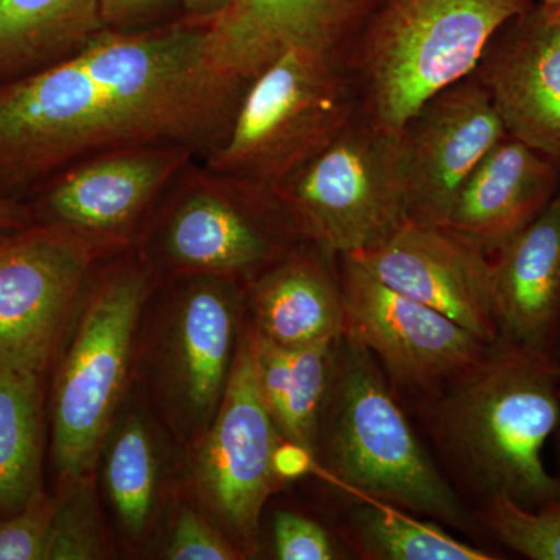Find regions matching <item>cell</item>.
I'll return each instance as SVG.
<instances>
[{
    "mask_svg": "<svg viewBox=\"0 0 560 560\" xmlns=\"http://www.w3.org/2000/svg\"><path fill=\"white\" fill-rule=\"evenodd\" d=\"M338 537L363 560H495L503 556L453 537L441 523L378 503L345 495Z\"/></svg>",
    "mask_w": 560,
    "mask_h": 560,
    "instance_id": "cell-23",
    "label": "cell"
},
{
    "mask_svg": "<svg viewBox=\"0 0 560 560\" xmlns=\"http://www.w3.org/2000/svg\"><path fill=\"white\" fill-rule=\"evenodd\" d=\"M160 316L153 383L165 418L191 444L219 411L246 318V287L219 276H176Z\"/></svg>",
    "mask_w": 560,
    "mask_h": 560,
    "instance_id": "cell-11",
    "label": "cell"
},
{
    "mask_svg": "<svg viewBox=\"0 0 560 560\" xmlns=\"http://www.w3.org/2000/svg\"><path fill=\"white\" fill-rule=\"evenodd\" d=\"M474 515L504 550L529 560H560V499L528 510L497 497L475 508Z\"/></svg>",
    "mask_w": 560,
    "mask_h": 560,
    "instance_id": "cell-26",
    "label": "cell"
},
{
    "mask_svg": "<svg viewBox=\"0 0 560 560\" xmlns=\"http://www.w3.org/2000/svg\"><path fill=\"white\" fill-rule=\"evenodd\" d=\"M475 73L508 132L560 165V3L530 2L493 36Z\"/></svg>",
    "mask_w": 560,
    "mask_h": 560,
    "instance_id": "cell-17",
    "label": "cell"
},
{
    "mask_svg": "<svg viewBox=\"0 0 560 560\" xmlns=\"http://www.w3.org/2000/svg\"><path fill=\"white\" fill-rule=\"evenodd\" d=\"M179 0H101L103 22L109 31H136L160 20Z\"/></svg>",
    "mask_w": 560,
    "mask_h": 560,
    "instance_id": "cell-31",
    "label": "cell"
},
{
    "mask_svg": "<svg viewBox=\"0 0 560 560\" xmlns=\"http://www.w3.org/2000/svg\"><path fill=\"white\" fill-rule=\"evenodd\" d=\"M194 154L187 147L142 145L81 161L51 183L43 200L46 221L124 249Z\"/></svg>",
    "mask_w": 560,
    "mask_h": 560,
    "instance_id": "cell-15",
    "label": "cell"
},
{
    "mask_svg": "<svg viewBox=\"0 0 560 560\" xmlns=\"http://www.w3.org/2000/svg\"><path fill=\"white\" fill-rule=\"evenodd\" d=\"M246 318L260 338L280 348L340 340L345 304L338 259L301 242L246 287Z\"/></svg>",
    "mask_w": 560,
    "mask_h": 560,
    "instance_id": "cell-20",
    "label": "cell"
},
{
    "mask_svg": "<svg viewBox=\"0 0 560 560\" xmlns=\"http://www.w3.org/2000/svg\"><path fill=\"white\" fill-rule=\"evenodd\" d=\"M234 0H179L186 20L205 22L215 20Z\"/></svg>",
    "mask_w": 560,
    "mask_h": 560,
    "instance_id": "cell-32",
    "label": "cell"
},
{
    "mask_svg": "<svg viewBox=\"0 0 560 560\" xmlns=\"http://www.w3.org/2000/svg\"><path fill=\"white\" fill-rule=\"evenodd\" d=\"M57 499L38 490L9 517L0 518V560H44Z\"/></svg>",
    "mask_w": 560,
    "mask_h": 560,
    "instance_id": "cell-29",
    "label": "cell"
},
{
    "mask_svg": "<svg viewBox=\"0 0 560 560\" xmlns=\"http://www.w3.org/2000/svg\"><path fill=\"white\" fill-rule=\"evenodd\" d=\"M32 223L33 217L27 208L0 195V234L22 230Z\"/></svg>",
    "mask_w": 560,
    "mask_h": 560,
    "instance_id": "cell-33",
    "label": "cell"
},
{
    "mask_svg": "<svg viewBox=\"0 0 560 560\" xmlns=\"http://www.w3.org/2000/svg\"><path fill=\"white\" fill-rule=\"evenodd\" d=\"M545 3H560V0H541Z\"/></svg>",
    "mask_w": 560,
    "mask_h": 560,
    "instance_id": "cell-35",
    "label": "cell"
},
{
    "mask_svg": "<svg viewBox=\"0 0 560 560\" xmlns=\"http://www.w3.org/2000/svg\"><path fill=\"white\" fill-rule=\"evenodd\" d=\"M272 545L279 560L342 559L327 529L298 512L279 511L275 515Z\"/></svg>",
    "mask_w": 560,
    "mask_h": 560,
    "instance_id": "cell-30",
    "label": "cell"
},
{
    "mask_svg": "<svg viewBox=\"0 0 560 560\" xmlns=\"http://www.w3.org/2000/svg\"><path fill=\"white\" fill-rule=\"evenodd\" d=\"M103 31L101 0H0V77L49 68Z\"/></svg>",
    "mask_w": 560,
    "mask_h": 560,
    "instance_id": "cell-21",
    "label": "cell"
},
{
    "mask_svg": "<svg viewBox=\"0 0 560 560\" xmlns=\"http://www.w3.org/2000/svg\"><path fill=\"white\" fill-rule=\"evenodd\" d=\"M43 375L0 363V518L40 488Z\"/></svg>",
    "mask_w": 560,
    "mask_h": 560,
    "instance_id": "cell-25",
    "label": "cell"
},
{
    "mask_svg": "<svg viewBox=\"0 0 560 560\" xmlns=\"http://www.w3.org/2000/svg\"><path fill=\"white\" fill-rule=\"evenodd\" d=\"M552 442H555V474L558 475V477L560 478V419L558 423V429H556L555 431V436H552Z\"/></svg>",
    "mask_w": 560,
    "mask_h": 560,
    "instance_id": "cell-34",
    "label": "cell"
},
{
    "mask_svg": "<svg viewBox=\"0 0 560 560\" xmlns=\"http://www.w3.org/2000/svg\"><path fill=\"white\" fill-rule=\"evenodd\" d=\"M342 337L368 350L407 404L480 361L492 345L458 323L390 289L350 256L338 257Z\"/></svg>",
    "mask_w": 560,
    "mask_h": 560,
    "instance_id": "cell-12",
    "label": "cell"
},
{
    "mask_svg": "<svg viewBox=\"0 0 560 560\" xmlns=\"http://www.w3.org/2000/svg\"><path fill=\"white\" fill-rule=\"evenodd\" d=\"M350 257L385 285L448 316L488 345L500 341L492 257L451 228L407 220Z\"/></svg>",
    "mask_w": 560,
    "mask_h": 560,
    "instance_id": "cell-14",
    "label": "cell"
},
{
    "mask_svg": "<svg viewBox=\"0 0 560 560\" xmlns=\"http://www.w3.org/2000/svg\"><path fill=\"white\" fill-rule=\"evenodd\" d=\"M253 335L257 381L272 422L287 444L307 453L315 463L320 411L340 340L280 348L254 329Z\"/></svg>",
    "mask_w": 560,
    "mask_h": 560,
    "instance_id": "cell-22",
    "label": "cell"
},
{
    "mask_svg": "<svg viewBox=\"0 0 560 560\" xmlns=\"http://www.w3.org/2000/svg\"><path fill=\"white\" fill-rule=\"evenodd\" d=\"M313 469L345 495L388 504L474 539L486 537L420 441L381 364L346 337L335 348Z\"/></svg>",
    "mask_w": 560,
    "mask_h": 560,
    "instance_id": "cell-3",
    "label": "cell"
},
{
    "mask_svg": "<svg viewBox=\"0 0 560 560\" xmlns=\"http://www.w3.org/2000/svg\"><path fill=\"white\" fill-rule=\"evenodd\" d=\"M186 488L195 506L245 555L260 547L268 500L313 469L307 453L280 436L257 381L254 335L245 318L226 393L208 430L190 444Z\"/></svg>",
    "mask_w": 560,
    "mask_h": 560,
    "instance_id": "cell-7",
    "label": "cell"
},
{
    "mask_svg": "<svg viewBox=\"0 0 560 560\" xmlns=\"http://www.w3.org/2000/svg\"><path fill=\"white\" fill-rule=\"evenodd\" d=\"M168 560H242L245 555L195 504L186 503L176 514L164 548Z\"/></svg>",
    "mask_w": 560,
    "mask_h": 560,
    "instance_id": "cell-28",
    "label": "cell"
},
{
    "mask_svg": "<svg viewBox=\"0 0 560 560\" xmlns=\"http://www.w3.org/2000/svg\"><path fill=\"white\" fill-rule=\"evenodd\" d=\"M340 50H287L246 84L209 171L271 194L360 110Z\"/></svg>",
    "mask_w": 560,
    "mask_h": 560,
    "instance_id": "cell-6",
    "label": "cell"
},
{
    "mask_svg": "<svg viewBox=\"0 0 560 560\" xmlns=\"http://www.w3.org/2000/svg\"><path fill=\"white\" fill-rule=\"evenodd\" d=\"M533 0H382L360 33L368 114L401 131L438 92L475 73L490 40Z\"/></svg>",
    "mask_w": 560,
    "mask_h": 560,
    "instance_id": "cell-4",
    "label": "cell"
},
{
    "mask_svg": "<svg viewBox=\"0 0 560 560\" xmlns=\"http://www.w3.org/2000/svg\"><path fill=\"white\" fill-rule=\"evenodd\" d=\"M271 197L302 241L327 256L371 248L408 220L400 131L383 127L361 106Z\"/></svg>",
    "mask_w": 560,
    "mask_h": 560,
    "instance_id": "cell-8",
    "label": "cell"
},
{
    "mask_svg": "<svg viewBox=\"0 0 560 560\" xmlns=\"http://www.w3.org/2000/svg\"><path fill=\"white\" fill-rule=\"evenodd\" d=\"M151 278L142 257H131L84 298L51 389V459L60 485L94 474L130 381Z\"/></svg>",
    "mask_w": 560,
    "mask_h": 560,
    "instance_id": "cell-5",
    "label": "cell"
},
{
    "mask_svg": "<svg viewBox=\"0 0 560 560\" xmlns=\"http://www.w3.org/2000/svg\"><path fill=\"white\" fill-rule=\"evenodd\" d=\"M500 341L560 363V189L492 256Z\"/></svg>",
    "mask_w": 560,
    "mask_h": 560,
    "instance_id": "cell-19",
    "label": "cell"
},
{
    "mask_svg": "<svg viewBox=\"0 0 560 560\" xmlns=\"http://www.w3.org/2000/svg\"><path fill=\"white\" fill-rule=\"evenodd\" d=\"M506 135L477 73L423 103L400 131L408 220L445 226L460 187Z\"/></svg>",
    "mask_w": 560,
    "mask_h": 560,
    "instance_id": "cell-13",
    "label": "cell"
},
{
    "mask_svg": "<svg viewBox=\"0 0 560 560\" xmlns=\"http://www.w3.org/2000/svg\"><path fill=\"white\" fill-rule=\"evenodd\" d=\"M382 0H234L208 24L213 68L246 86L287 50H342Z\"/></svg>",
    "mask_w": 560,
    "mask_h": 560,
    "instance_id": "cell-16",
    "label": "cell"
},
{
    "mask_svg": "<svg viewBox=\"0 0 560 560\" xmlns=\"http://www.w3.org/2000/svg\"><path fill=\"white\" fill-rule=\"evenodd\" d=\"M103 485L124 539L149 540L161 508V452L156 433L140 412L117 415L103 444Z\"/></svg>",
    "mask_w": 560,
    "mask_h": 560,
    "instance_id": "cell-24",
    "label": "cell"
},
{
    "mask_svg": "<svg viewBox=\"0 0 560 560\" xmlns=\"http://www.w3.org/2000/svg\"><path fill=\"white\" fill-rule=\"evenodd\" d=\"M176 180L143 241L140 257L151 271L248 287L304 242L268 191L209 168L186 167Z\"/></svg>",
    "mask_w": 560,
    "mask_h": 560,
    "instance_id": "cell-9",
    "label": "cell"
},
{
    "mask_svg": "<svg viewBox=\"0 0 560 560\" xmlns=\"http://www.w3.org/2000/svg\"><path fill=\"white\" fill-rule=\"evenodd\" d=\"M245 88L213 68L205 22L106 28L72 57L0 88V186L130 147L208 154L230 131Z\"/></svg>",
    "mask_w": 560,
    "mask_h": 560,
    "instance_id": "cell-1",
    "label": "cell"
},
{
    "mask_svg": "<svg viewBox=\"0 0 560 560\" xmlns=\"http://www.w3.org/2000/svg\"><path fill=\"white\" fill-rule=\"evenodd\" d=\"M404 405L471 511L497 497L528 510L560 499V478L544 460L560 419L559 361L499 341L469 370Z\"/></svg>",
    "mask_w": 560,
    "mask_h": 560,
    "instance_id": "cell-2",
    "label": "cell"
},
{
    "mask_svg": "<svg viewBox=\"0 0 560 560\" xmlns=\"http://www.w3.org/2000/svg\"><path fill=\"white\" fill-rule=\"evenodd\" d=\"M44 560L108 558L109 545L98 508L94 474L61 485Z\"/></svg>",
    "mask_w": 560,
    "mask_h": 560,
    "instance_id": "cell-27",
    "label": "cell"
},
{
    "mask_svg": "<svg viewBox=\"0 0 560 560\" xmlns=\"http://www.w3.org/2000/svg\"><path fill=\"white\" fill-rule=\"evenodd\" d=\"M559 189L558 162L508 132L460 187L445 226L492 257Z\"/></svg>",
    "mask_w": 560,
    "mask_h": 560,
    "instance_id": "cell-18",
    "label": "cell"
},
{
    "mask_svg": "<svg viewBox=\"0 0 560 560\" xmlns=\"http://www.w3.org/2000/svg\"><path fill=\"white\" fill-rule=\"evenodd\" d=\"M116 248L44 221L0 234V363L43 375L75 324L88 280Z\"/></svg>",
    "mask_w": 560,
    "mask_h": 560,
    "instance_id": "cell-10",
    "label": "cell"
}]
</instances>
